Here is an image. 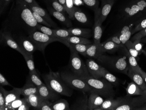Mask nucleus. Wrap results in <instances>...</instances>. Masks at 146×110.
I'll return each instance as SVG.
<instances>
[{
  "label": "nucleus",
  "mask_w": 146,
  "mask_h": 110,
  "mask_svg": "<svg viewBox=\"0 0 146 110\" xmlns=\"http://www.w3.org/2000/svg\"><path fill=\"white\" fill-rule=\"evenodd\" d=\"M22 55L26 61L27 65L29 69V72H36V68H35L33 55L26 53H23Z\"/></svg>",
  "instance_id": "obj_35"
},
{
  "label": "nucleus",
  "mask_w": 146,
  "mask_h": 110,
  "mask_svg": "<svg viewBox=\"0 0 146 110\" xmlns=\"http://www.w3.org/2000/svg\"><path fill=\"white\" fill-rule=\"evenodd\" d=\"M83 95L80 97L70 107V110H88V97L86 93L82 92Z\"/></svg>",
  "instance_id": "obj_17"
},
{
  "label": "nucleus",
  "mask_w": 146,
  "mask_h": 110,
  "mask_svg": "<svg viewBox=\"0 0 146 110\" xmlns=\"http://www.w3.org/2000/svg\"><path fill=\"white\" fill-rule=\"evenodd\" d=\"M60 75L63 81L72 89L82 92H91V88L88 84L74 74L63 72L60 73Z\"/></svg>",
  "instance_id": "obj_6"
},
{
  "label": "nucleus",
  "mask_w": 146,
  "mask_h": 110,
  "mask_svg": "<svg viewBox=\"0 0 146 110\" xmlns=\"http://www.w3.org/2000/svg\"><path fill=\"white\" fill-rule=\"evenodd\" d=\"M145 42H146V38L145 39Z\"/></svg>",
  "instance_id": "obj_61"
},
{
  "label": "nucleus",
  "mask_w": 146,
  "mask_h": 110,
  "mask_svg": "<svg viewBox=\"0 0 146 110\" xmlns=\"http://www.w3.org/2000/svg\"><path fill=\"white\" fill-rule=\"evenodd\" d=\"M54 36L55 38L64 39L71 36L68 29L56 28L53 29Z\"/></svg>",
  "instance_id": "obj_38"
},
{
  "label": "nucleus",
  "mask_w": 146,
  "mask_h": 110,
  "mask_svg": "<svg viewBox=\"0 0 146 110\" xmlns=\"http://www.w3.org/2000/svg\"><path fill=\"white\" fill-rule=\"evenodd\" d=\"M123 51L125 54L127 58L128 62L129 68H131L136 72H137L139 73H140L142 69L138 65L136 57L132 56L131 55H130L127 48L125 47L124 46Z\"/></svg>",
  "instance_id": "obj_27"
},
{
  "label": "nucleus",
  "mask_w": 146,
  "mask_h": 110,
  "mask_svg": "<svg viewBox=\"0 0 146 110\" xmlns=\"http://www.w3.org/2000/svg\"><path fill=\"white\" fill-rule=\"evenodd\" d=\"M47 5L50 6L57 11L65 15L66 11L62 5H60L57 0H45Z\"/></svg>",
  "instance_id": "obj_37"
},
{
  "label": "nucleus",
  "mask_w": 146,
  "mask_h": 110,
  "mask_svg": "<svg viewBox=\"0 0 146 110\" xmlns=\"http://www.w3.org/2000/svg\"><path fill=\"white\" fill-rule=\"evenodd\" d=\"M27 80L33 84L38 88L44 84L40 78L37 71L35 72H29V75Z\"/></svg>",
  "instance_id": "obj_33"
},
{
  "label": "nucleus",
  "mask_w": 146,
  "mask_h": 110,
  "mask_svg": "<svg viewBox=\"0 0 146 110\" xmlns=\"http://www.w3.org/2000/svg\"><path fill=\"white\" fill-rule=\"evenodd\" d=\"M38 93L44 100L55 101L60 97V94L49 87L44 83L38 87Z\"/></svg>",
  "instance_id": "obj_12"
},
{
  "label": "nucleus",
  "mask_w": 146,
  "mask_h": 110,
  "mask_svg": "<svg viewBox=\"0 0 146 110\" xmlns=\"http://www.w3.org/2000/svg\"><path fill=\"white\" fill-rule=\"evenodd\" d=\"M136 110H146V103H144L141 106L137 108Z\"/></svg>",
  "instance_id": "obj_59"
},
{
  "label": "nucleus",
  "mask_w": 146,
  "mask_h": 110,
  "mask_svg": "<svg viewBox=\"0 0 146 110\" xmlns=\"http://www.w3.org/2000/svg\"><path fill=\"white\" fill-rule=\"evenodd\" d=\"M114 1V0H102L101 8H100V19L102 23L110 12Z\"/></svg>",
  "instance_id": "obj_19"
},
{
  "label": "nucleus",
  "mask_w": 146,
  "mask_h": 110,
  "mask_svg": "<svg viewBox=\"0 0 146 110\" xmlns=\"http://www.w3.org/2000/svg\"><path fill=\"white\" fill-rule=\"evenodd\" d=\"M0 110H6V105L5 97L1 91H0Z\"/></svg>",
  "instance_id": "obj_51"
},
{
  "label": "nucleus",
  "mask_w": 146,
  "mask_h": 110,
  "mask_svg": "<svg viewBox=\"0 0 146 110\" xmlns=\"http://www.w3.org/2000/svg\"><path fill=\"white\" fill-rule=\"evenodd\" d=\"M140 74L141 75L142 77H143V80L145 81V83H146V73L145 72H144L143 70H141V72L140 73Z\"/></svg>",
  "instance_id": "obj_58"
},
{
  "label": "nucleus",
  "mask_w": 146,
  "mask_h": 110,
  "mask_svg": "<svg viewBox=\"0 0 146 110\" xmlns=\"http://www.w3.org/2000/svg\"><path fill=\"white\" fill-rule=\"evenodd\" d=\"M124 45H125V47L127 49L129 54L132 56L136 58V57H137L139 55H140L138 52L136 50L135 47H134L133 45V43L132 41L129 40Z\"/></svg>",
  "instance_id": "obj_42"
},
{
  "label": "nucleus",
  "mask_w": 146,
  "mask_h": 110,
  "mask_svg": "<svg viewBox=\"0 0 146 110\" xmlns=\"http://www.w3.org/2000/svg\"><path fill=\"white\" fill-rule=\"evenodd\" d=\"M122 103L115 110H136L141 106L146 101L142 95L136 98H132L130 96L121 97Z\"/></svg>",
  "instance_id": "obj_9"
},
{
  "label": "nucleus",
  "mask_w": 146,
  "mask_h": 110,
  "mask_svg": "<svg viewBox=\"0 0 146 110\" xmlns=\"http://www.w3.org/2000/svg\"><path fill=\"white\" fill-rule=\"evenodd\" d=\"M102 77L103 78L110 83L113 85H117L118 84L117 78L115 75L110 73V72L103 67L102 72Z\"/></svg>",
  "instance_id": "obj_36"
},
{
  "label": "nucleus",
  "mask_w": 146,
  "mask_h": 110,
  "mask_svg": "<svg viewBox=\"0 0 146 110\" xmlns=\"http://www.w3.org/2000/svg\"><path fill=\"white\" fill-rule=\"evenodd\" d=\"M0 86H9L12 87L11 84L9 83L7 80L3 76L2 74H0Z\"/></svg>",
  "instance_id": "obj_52"
},
{
  "label": "nucleus",
  "mask_w": 146,
  "mask_h": 110,
  "mask_svg": "<svg viewBox=\"0 0 146 110\" xmlns=\"http://www.w3.org/2000/svg\"><path fill=\"white\" fill-rule=\"evenodd\" d=\"M28 5L33 11L36 12L37 13L40 15L47 23L52 25V27L54 28L55 29L57 28L58 27L57 25L52 19L50 16L48 14V12L46 11V10L42 9L39 6H33L31 5Z\"/></svg>",
  "instance_id": "obj_20"
},
{
  "label": "nucleus",
  "mask_w": 146,
  "mask_h": 110,
  "mask_svg": "<svg viewBox=\"0 0 146 110\" xmlns=\"http://www.w3.org/2000/svg\"><path fill=\"white\" fill-rule=\"evenodd\" d=\"M69 49L70 51V57L69 65L73 73L80 78L91 75L86 64L79 55L78 53L72 48Z\"/></svg>",
  "instance_id": "obj_5"
},
{
  "label": "nucleus",
  "mask_w": 146,
  "mask_h": 110,
  "mask_svg": "<svg viewBox=\"0 0 146 110\" xmlns=\"http://www.w3.org/2000/svg\"><path fill=\"white\" fill-rule=\"evenodd\" d=\"M107 40L113 42L114 43L118 44V45H122V44L121 41H120V39H119V34L117 36L111 37L110 38ZM122 45H123V44H122Z\"/></svg>",
  "instance_id": "obj_54"
},
{
  "label": "nucleus",
  "mask_w": 146,
  "mask_h": 110,
  "mask_svg": "<svg viewBox=\"0 0 146 110\" xmlns=\"http://www.w3.org/2000/svg\"><path fill=\"white\" fill-rule=\"evenodd\" d=\"M122 103L121 97L114 99L109 98L105 100L100 106L97 107L94 110H115Z\"/></svg>",
  "instance_id": "obj_16"
},
{
  "label": "nucleus",
  "mask_w": 146,
  "mask_h": 110,
  "mask_svg": "<svg viewBox=\"0 0 146 110\" xmlns=\"http://www.w3.org/2000/svg\"><path fill=\"white\" fill-rule=\"evenodd\" d=\"M127 75L132 79V81L137 84L143 90L145 89L146 88V83L140 73L129 67Z\"/></svg>",
  "instance_id": "obj_21"
},
{
  "label": "nucleus",
  "mask_w": 146,
  "mask_h": 110,
  "mask_svg": "<svg viewBox=\"0 0 146 110\" xmlns=\"http://www.w3.org/2000/svg\"><path fill=\"white\" fill-rule=\"evenodd\" d=\"M132 30L133 29L129 30L123 34L119 35V39L121 43L123 45L125 44L128 41H129L130 37L132 35Z\"/></svg>",
  "instance_id": "obj_47"
},
{
  "label": "nucleus",
  "mask_w": 146,
  "mask_h": 110,
  "mask_svg": "<svg viewBox=\"0 0 146 110\" xmlns=\"http://www.w3.org/2000/svg\"><path fill=\"white\" fill-rule=\"evenodd\" d=\"M59 42L64 44L66 43L73 44H92L88 39L78 36H70L65 38L59 39Z\"/></svg>",
  "instance_id": "obj_23"
},
{
  "label": "nucleus",
  "mask_w": 146,
  "mask_h": 110,
  "mask_svg": "<svg viewBox=\"0 0 146 110\" xmlns=\"http://www.w3.org/2000/svg\"><path fill=\"white\" fill-rule=\"evenodd\" d=\"M23 2L26 3L28 5L33 6H39L38 4L36 2L35 0H20Z\"/></svg>",
  "instance_id": "obj_55"
},
{
  "label": "nucleus",
  "mask_w": 146,
  "mask_h": 110,
  "mask_svg": "<svg viewBox=\"0 0 146 110\" xmlns=\"http://www.w3.org/2000/svg\"><path fill=\"white\" fill-rule=\"evenodd\" d=\"M95 12V23L93 27V37L94 43L100 44L101 39L102 36V23L100 19V8H98Z\"/></svg>",
  "instance_id": "obj_13"
},
{
  "label": "nucleus",
  "mask_w": 146,
  "mask_h": 110,
  "mask_svg": "<svg viewBox=\"0 0 146 110\" xmlns=\"http://www.w3.org/2000/svg\"><path fill=\"white\" fill-rule=\"evenodd\" d=\"M85 5L92 9L94 11L98 9V0H82Z\"/></svg>",
  "instance_id": "obj_44"
},
{
  "label": "nucleus",
  "mask_w": 146,
  "mask_h": 110,
  "mask_svg": "<svg viewBox=\"0 0 146 110\" xmlns=\"http://www.w3.org/2000/svg\"><path fill=\"white\" fill-rule=\"evenodd\" d=\"M26 101V98H18L12 101L6 107V110H17L18 108L21 106L23 103Z\"/></svg>",
  "instance_id": "obj_39"
},
{
  "label": "nucleus",
  "mask_w": 146,
  "mask_h": 110,
  "mask_svg": "<svg viewBox=\"0 0 146 110\" xmlns=\"http://www.w3.org/2000/svg\"><path fill=\"white\" fill-rule=\"evenodd\" d=\"M66 11L69 15V18L71 19H74V14L76 7L74 6V0H66Z\"/></svg>",
  "instance_id": "obj_40"
},
{
  "label": "nucleus",
  "mask_w": 146,
  "mask_h": 110,
  "mask_svg": "<svg viewBox=\"0 0 146 110\" xmlns=\"http://www.w3.org/2000/svg\"><path fill=\"white\" fill-rule=\"evenodd\" d=\"M97 59L113 71L127 75L129 65L124 57L102 55Z\"/></svg>",
  "instance_id": "obj_4"
},
{
  "label": "nucleus",
  "mask_w": 146,
  "mask_h": 110,
  "mask_svg": "<svg viewBox=\"0 0 146 110\" xmlns=\"http://www.w3.org/2000/svg\"><path fill=\"white\" fill-rule=\"evenodd\" d=\"M12 0H0V12L1 15L4 13Z\"/></svg>",
  "instance_id": "obj_48"
},
{
  "label": "nucleus",
  "mask_w": 146,
  "mask_h": 110,
  "mask_svg": "<svg viewBox=\"0 0 146 110\" xmlns=\"http://www.w3.org/2000/svg\"><path fill=\"white\" fill-rule=\"evenodd\" d=\"M32 12H33V16H34V18H35L36 21L38 24L43 25L49 27H52L51 25H50L49 23H47L40 15L37 13L36 12L33 11H32Z\"/></svg>",
  "instance_id": "obj_43"
},
{
  "label": "nucleus",
  "mask_w": 146,
  "mask_h": 110,
  "mask_svg": "<svg viewBox=\"0 0 146 110\" xmlns=\"http://www.w3.org/2000/svg\"><path fill=\"white\" fill-rule=\"evenodd\" d=\"M86 64L87 66L88 72L91 76L96 79L102 78L103 67L99 65L95 61L91 59L87 60Z\"/></svg>",
  "instance_id": "obj_15"
},
{
  "label": "nucleus",
  "mask_w": 146,
  "mask_h": 110,
  "mask_svg": "<svg viewBox=\"0 0 146 110\" xmlns=\"http://www.w3.org/2000/svg\"><path fill=\"white\" fill-rule=\"evenodd\" d=\"M146 37V28L139 31L138 33H136L133 37L131 38V41H134L135 40L140 39L141 40L142 38Z\"/></svg>",
  "instance_id": "obj_49"
},
{
  "label": "nucleus",
  "mask_w": 146,
  "mask_h": 110,
  "mask_svg": "<svg viewBox=\"0 0 146 110\" xmlns=\"http://www.w3.org/2000/svg\"><path fill=\"white\" fill-rule=\"evenodd\" d=\"M57 1L60 5L63 6L66 10V0H57Z\"/></svg>",
  "instance_id": "obj_57"
},
{
  "label": "nucleus",
  "mask_w": 146,
  "mask_h": 110,
  "mask_svg": "<svg viewBox=\"0 0 146 110\" xmlns=\"http://www.w3.org/2000/svg\"><path fill=\"white\" fill-rule=\"evenodd\" d=\"M35 94H38V88L28 80H26L25 85L22 88L21 95L26 97Z\"/></svg>",
  "instance_id": "obj_26"
},
{
  "label": "nucleus",
  "mask_w": 146,
  "mask_h": 110,
  "mask_svg": "<svg viewBox=\"0 0 146 110\" xmlns=\"http://www.w3.org/2000/svg\"><path fill=\"white\" fill-rule=\"evenodd\" d=\"M142 96L143 97V98L145 99V101H146V88L144 90H143V93Z\"/></svg>",
  "instance_id": "obj_60"
},
{
  "label": "nucleus",
  "mask_w": 146,
  "mask_h": 110,
  "mask_svg": "<svg viewBox=\"0 0 146 110\" xmlns=\"http://www.w3.org/2000/svg\"><path fill=\"white\" fill-rule=\"evenodd\" d=\"M1 43L9 47L12 49L16 50L19 53L22 54L23 51L12 36L11 32L6 29H2L0 34Z\"/></svg>",
  "instance_id": "obj_11"
},
{
  "label": "nucleus",
  "mask_w": 146,
  "mask_h": 110,
  "mask_svg": "<svg viewBox=\"0 0 146 110\" xmlns=\"http://www.w3.org/2000/svg\"><path fill=\"white\" fill-rule=\"evenodd\" d=\"M12 36L22 50L23 53H26L33 55L34 52L37 51L34 44L29 40L28 37H26L25 35L15 33L12 35Z\"/></svg>",
  "instance_id": "obj_10"
},
{
  "label": "nucleus",
  "mask_w": 146,
  "mask_h": 110,
  "mask_svg": "<svg viewBox=\"0 0 146 110\" xmlns=\"http://www.w3.org/2000/svg\"><path fill=\"white\" fill-rule=\"evenodd\" d=\"M52 102L47 100H44L39 105L38 110H52Z\"/></svg>",
  "instance_id": "obj_45"
},
{
  "label": "nucleus",
  "mask_w": 146,
  "mask_h": 110,
  "mask_svg": "<svg viewBox=\"0 0 146 110\" xmlns=\"http://www.w3.org/2000/svg\"><path fill=\"white\" fill-rule=\"evenodd\" d=\"M141 40L140 39L135 40L133 41V45L136 50L141 55L143 52V45L141 43Z\"/></svg>",
  "instance_id": "obj_50"
},
{
  "label": "nucleus",
  "mask_w": 146,
  "mask_h": 110,
  "mask_svg": "<svg viewBox=\"0 0 146 110\" xmlns=\"http://www.w3.org/2000/svg\"><path fill=\"white\" fill-rule=\"evenodd\" d=\"M81 79L88 84L91 88V92L96 93L106 99L115 97V93L112 84L103 78L96 79L90 75Z\"/></svg>",
  "instance_id": "obj_3"
},
{
  "label": "nucleus",
  "mask_w": 146,
  "mask_h": 110,
  "mask_svg": "<svg viewBox=\"0 0 146 110\" xmlns=\"http://www.w3.org/2000/svg\"><path fill=\"white\" fill-rule=\"evenodd\" d=\"M28 37L34 44L37 51H40L42 53H44L45 48L48 44L60 41L59 38L50 37L38 30L33 32Z\"/></svg>",
  "instance_id": "obj_7"
},
{
  "label": "nucleus",
  "mask_w": 146,
  "mask_h": 110,
  "mask_svg": "<svg viewBox=\"0 0 146 110\" xmlns=\"http://www.w3.org/2000/svg\"><path fill=\"white\" fill-rule=\"evenodd\" d=\"M100 44L101 46L104 53L105 52L115 50V49H118L120 47H123V45H122H122H118L114 43L113 42L109 41V40H107L106 41L102 43H101Z\"/></svg>",
  "instance_id": "obj_32"
},
{
  "label": "nucleus",
  "mask_w": 146,
  "mask_h": 110,
  "mask_svg": "<svg viewBox=\"0 0 146 110\" xmlns=\"http://www.w3.org/2000/svg\"><path fill=\"white\" fill-rule=\"evenodd\" d=\"M104 100L102 97L94 92H90L88 98V109L94 110L103 103Z\"/></svg>",
  "instance_id": "obj_18"
},
{
  "label": "nucleus",
  "mask_w": 146,
  "mask_h": 110,
  "mask_svg": "<svg viewBox=\"0 0 146 110\" xmlns=\"http://www.w3.org/2000/svg\"><path fill=\"white\" fill-rule=\"evenodd\" d=\"M64 44L69 48L74 49L78 54H81L82 55L85 56L86 51L91 44H73L66 43Z\"/></svg>",
  "instance_id": "obj_30"
},
{
  "label": "nucleus",
  "mask_w": 146,
  "mask_h": 110,
  "mask_svg": "<svg viewBox=\"0 0 146 110\" xmlns=\"http://www.w3.org/2000/svg\"><path fill=\"white\" fill-rule=\"evenodd\" d=\"M146 28V18L143 19L141 22H139L136 25L135 27L132 30V35L136 33L137 32H139L144 29Z\"/></svg>",
  "instance_id": "obj_46"
},
{
  "label": "nucleus",
  "mask_w": 146,
  "mask_h": 110,
  "mask_svg": "<svg viewBox=\"0 0 146 110\" xmlns=\"http://www.w3.org/2000/svg\"><path fill=\"white\" fill-rule=\"evenodd\" d=\"M6 20V28L11 32L19 30L28 36L36 31L38 23L28 5L20 0H15Z\"/></svg>",
  "instance_id": "obj_1"
},
{
  "label": "nucleus",
  "mask_w": 146,
  "mask_h": 110,
  "mask_svg": "<svg viewBox=\"0 0 146 110\" xmlns=\"http://www.w3.org/2000/svg\"><path fill=\"white\" fill-rule=\"evenodd\" d=\"M25 97L31 107L36 110H38L39 105H40L42 101H44V99L38 94H32Z\"/></svg>",
  "instance_id": "obj_28"
},
{
  "label": "nucleus",
  "mask_w": 146,
  "mask_h": 110,
  "mask_svg": "<svg viewBox=\"0 0 146 110\" xmlns=\"http://www.w3.org/2000/svg\"><path fill=\"white\" fill-rule=\"evenodd\" d=\"M52 107L53 110H70L69 104L68 101L65 99H60L52 102Z\"/></svg>",
  "instance_id": "obj_31"
},
{
  "label": "nucleus",
  "mask_w": 146,
  "mask_h": 110,
  "mask_svg": "<svg viewBox=\"0 0 146 110\" xmlns=\"http://www.w3.org/2000/svg\"><path fill=\"white\" fill-rule=\"evenodd\" d=\"M74 19L81 23L85 24L88 22V19L86 15L79 8L76 7L74 14Z\"/></svg>",
  "instance_id": "obj_34"
},
{
  "label": "nucleus",
  "mask_w": 146,
  "mask_h": 110,
  "mask_svg": "<svg viewBox=\"0 0 146 110\" xmlns=\"http://www.w3.org/2000/svg\"><path fill=\"white\" fill-rule=\"evenodd\" d=\"M132 29L128 25H125V27L122 29V30L120 31L119 33H118L119 35H121V34H123V33H125L126 32H128L129 30H131Z\"/></svg>",
  "instance_id": "obj_56"
},
{
  "label": "nucleus",
  "mask_w": 146,
  "mask_h": 110,
  "mask_svg": "<svg viewBox=\"0 0 146 110\" xmlns=\"http://www.w3.org/2000/svg\"><path fill=\"white\" fill-rule=\"evenodd\" d=\"M30 107H31V106H30L29 103L26 100V101H25V102L23 103V105L21 106L18 108L17 110H29Z\"/></svg>",
  "instance_id": "obj_53"
},
{
  "label": "nucleus",
  "mask_w": 146,
  "mask_h": 110,
  "mask_svg": "<svg viewBox=\"0 0 146 110\" xmlns=\"http://www.w3.org/2000/svg\"><path fill=\"white\" fill-rule=\"evenodd\" d=\"M37 30L40 31L43 33H45L46 35H48L50 37L55 38L54 36L53 29H52L49 27L38 23L37 27Z\"/></svg>",
  "instance_id": "obj_41"
},
{
  "label": "nucleus",
  "mask_w": 146,
  "mask_h": 110,
  "mask_svg": "<svg viewBox=\"0 0 146 110\" xmlns=\"http://www.w3.org/2000/svg\"><path fill=\"white\" fill-rule=\"evenodd\" d=\"M45 83L60 95L70 97L73 93L72 89L66 83L59 72L50 70L48 73L42 75Z\"/></svg>",
  "instance_id": "obj_2"
},
{
  "label": "nucleus",
  "mask_w": 146,
  "mask_h": 110,
  "mask_svg": "<svg viewBox=\"0 0 146 110\" xmlns=\"http://www.w3.org/2000/svg\"><path fill=\"white\" fill-rule=\"evenodd\" d=\"M68 30L71 36H78L88 39L92 36V30L89 29L70 28Z\"/></svg>",
  "instance_id": "obj_25"
},
{
  "label": "nucleus",
  "mask_w": 146,
  "mask_h": 110,
  "mask_svg": "<svg viewBox=\"0 0 146 110\" xmlns=\"http://www.w3.org/2000/svg\"><path fill=\"white\" fill-rule=\"evenodd\" d=\"M0 91L3 93L5 97L7 107L11 103L20 97L22 93V88L14 87L12 90L7 91L2 86H0Z\"/></svg>",
  "instance_id": "obj_14"
},
{
  "label": "nucleus",
  "mask_w": 146,
  "mask_h": 110,
  "mask_svg": "<svg viewBox=\"0 0 146 110\" xmlns=\"http://www.w3.org/2000/svg\"><path fill=\"white\" fill-rule=\"evenodd\" d=\"M127 95L129 96H137L142 95L143 93V90L136 84L134 82H132L128 85L126 89Z\"/></svg>",
  "instance_id": "obj_29"
},
{
  "label": "nucleus",
  "mask_w": 146,
  "mask_h": 110,
  "mask_svg": "<svg viewBox=\"0 0 146 110\" xmlns=\"http://www.w3.org/2000/svg\"><path fill=\"white\" fill-rule=\"evenodd\" d=\"M47 9L49 12L52 16L57 19V20L63 23L67 27H70L72 26V23L70 20V19L67 18L65 16V15L64 14L61 12L57 11L49 5L47 6Z\"/></svg>",
  "instance_id": "obj_22"
},
{
  "label": "nucleus",
  "mask_w": 146,
  "mask_h": 110,
  "mask_svg": "<svg viewBox=\"0 0 146 110\" xmlns=\"http://www.w3.org/2000/svg\"><path fill=\"white\" fill-rule=\"evenodd\" d=\"M146 12V0H133L124 10L127 18H135Z\"/></svg>",
  "instance_id": "obj_8"
},
{
  "label": "nucleus",
  "mask_w": 146,
  "mask_h": 110,
  "mask_svg": "<svg viewBox=\"0 0 146 110\" xmlns=\"http://www.w3.org/2000/svg\"><path fill=\"white\" fill-rule=\"evenodd\" d=\"M101 44V43H100ZM93 43L90 44V46L86 51V56L97 59L100 56L104 54V51L101 46V44Z\"/></svg>",
  "instance_id": "obj_24"
}]
</instances>
